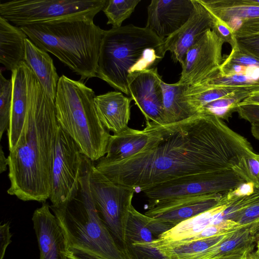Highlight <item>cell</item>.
<instances>
[{
    "label": "cell",
    "instance_id": "cell-1",
    "mask_svg": "<svg viewBox=\"0 0 259 259\" xmlns=\"http://www.w3.org/2000/svg\"><path fill=\"white\" fill-rule=\"evenodd\" d=\"M251 143L213 115L196 114L162 125L159 138L128 158L96 168L114 183L141 192L171 179L196 174L237 169L254 156Z\"/></svg>",
    "mask_w": 259,
    "mask_h": 259
},
{
    "label": "cell",
    "instance_id": "cell-2",
    "mask_svg": "<svg viewBox=\"0 0 259 259\" xmlns=\"http://www.w3.org/2000/svg\"><path fill=\"white\" fill-rule=\"evenodd\" d=\"M58 127L55 101L46 94L36 77L22 133L7 157L9 194L24 201L44 203L49 199Z\"/></svg>",
    "mask_w": 259,
    "mask_h": 259
},
{
    "label": "cell",
    "instance_id": "cell-3",
    "mask_svg": "<svg viewBox=\"0 0 259 259\" xmlns=\"http://www.w3.org/2000/svg\"><path fill=\"white\" fill-rule=\"evenodd\" d=\"M93 162L83 155L77 193L64 203L50 205L65 239L67 259H134L117 243L98 215L90 187Z\"/></svg>",
    "mask_w": 259,
    "mask_h": 259
},
{
    "label": "cell",
    "instance_id": "cell-4",
    "mask_svg": "<svg viewBox=\"0 0 259 259\" xmlns=\"http://www.w3.org/2000/svg\"><path fill=\"white\" fill-rule=\"evenodd\" d=\"M164 42L145 27L130 24L104 30L97 77L130 96L128 76L156 68L166 53Z\"/></svg>",
    "mask_w": 259,
    "mask_h": 259
},
{
    "label": "cell",
    "instance_id": "cell-5",
    "mask_svg": "<svg viewBox=\"0 0 259 259\" xmlns=\"http://www.w3.org/2000/svg\"><path fill=\"white\" fill-rule=\"evenodd\" d=\"M36 46L55 55L80 77H97L104 30L93 20L71 19L19 27Z\"/></svg>",
    "mask_w": 259,
    "mask_h": 259
},
{
    "label": "cell",
    "instance_id": "cell-6",
    "mask_svg": "<svg viewBox=\"0 0 259 259\" xmlns=\"http://www.w3.org/2000/svg\"><path fill=\"white\" fill-rule=\"evenodd\" d=\"M95 96L94 91L83 82L62 75L55 100L59 126L94 162L105 156L111 136L98 118Z\"/></svg>",
    "mask_w": 259,
    "mask_h": 259
},
{
    "label": "cell",
    "instance_id": "cell-7",
    "mask_svg": "<svg viewBox=\"0 0 259 259\" xmlns=\"http://www.w3.org/2000/svg\"><path fill=\"white\" fill-rule=\"evenodd\" d=\"M107 0H13L0 4V16L17 27L71 19L93 20Z\"/></svg>",
    "mask_w": 259,
    "mask_h": 259
},
{
    "label": "cell",
    "instance_id": "cell-8",
    "mask_svg": "<svg viewBox=\"0 0 259 259\" xmlns=\"http://www.w3.org/2000/svg\"><path fill=\"white\" fill-rule=\"evenodd\" d=\"M91 193L98 215L117 243L133 257L125 229L135 190L117 184L99 171L93 162L90 175Z\"/></svg>",
    "mask_w": 259,
    "mask_h": 259
},
{
    "label": "cell",
    "instance_id": "cell-9",
    "mask_svg": "<svg viewBox=\"0 0 259 259\" xmlns=\"http://www.w3.org/2000/svg\"><path fill=\"white\" fill-rule=\"evenodd\" d=\"M247 182L234 170L196 174L148 187L141 192L148 209L166 201L209 193H224Z\"/></svg>",
    "mask_w": 259,
    "mask_h": 259
},
{
    "label": "cell",
    "instance_id": "cell-10",
    "mask_svg": "<svg viewBox=\"0 0 259 259\" xmlns=\"http://www.w3.org/2000/svg\"><path fill=\"white\" fill-rule=\"evenodd\" d=\"M82 157L76 142L59 126L51 171L49 199L52 205L66 202L77 193Z\"/></svg>",
    "mask_w": 259,
    "mask_h": 259
},
{
    "label": "cell",
    "instance_id": "cell-11",
    "mask_svg": "<svg viewBox=\"0 0 259 259\" xmlns=\"http://www.w3.org/2000/svg\"><path fill=\"white\" fill-rule=\"evenodd\" d=\"M225 41L212 29L207 30L187 51L180 80L188 87L198 84L219 70Z\"/></svg>",
    "mask_w": 259,
    "mask_h": 259
},
{
    "label": "cell",
    "instance_id": "cell-12",
    "mask_svg": "<svg viewBox=\"0 0 259 259\" xmlns=\"http://www.w3.org/2000/svg\"><path fill=\"white\" fill-rule=\"evenodd\" d=\"M130 96L146 122L167 124L163 105L162 79L156 68L135 72L127 78Z\"/></svg>",
    "mask_w": 259,
    "mask_h": 259
},
{
    "label": "cell",
    "instance_id": "cell-13",
    "mask_svg": "<svg viewBox=\"0 0 259 259\" xmlns=\"http://www.w3.org/2000/svg\"><path fill=\"white\" fill-rule=\"evenodd\" d=\"M194 10V0H152L145 27L164 39L181 28Z\"/></svg>",
    "mask_w": 259,
    "mask_h": 259
},
{
    "label": "cell",
    "instance_id": "cell-14",
    "mask_svg": "<svg viewBox=\"0 0 259 259\" xmlns=\"http://www.w3.org/2000/svg\"><path fill=\"white\" fill-rule=\"evenodd\" d=\"M11 72L13 94L10 120L7 130L10 151L15 148L22 133L30 94L36 78L25 61Z\"/></svg>",
    "mask_w": 259,
    "mask_h": 259
},
{
    "label": "cell",
    "instance_id": "cell-15",
    "mask_svg": "<svg viewBox=\"0 0 259 259\" xmlns=\"http://www.w3.org/2000/svg\"><path fill=\"white\" fill-rule=\"evenodd\" d=\"M223 194L209 193L166 201L148 209L144 214L174 227L217 205Z\"/></svg>",
    "mask_w": 259,
    "mask_h": 259
},
{
    "label": "cell",
    "instance_id": "cell-16",
    "mask_svg": "<svg viewBox=\"0 0 259 259\" xmlns=\"http://www.w3.org/2000/svg\"><path fill=\"white\" fill-rule=\"evenodd\" d=\"M194 10L189 19L178 30L164 39L165 51H169L173 60L184 64L188 50L213 26L214 19L198 1L194 0Z\"/></svg>",
    "mask_w": 259,
    "mask_h": 259
},
{
    "label": "cell",
    "instance_id": "cell-17",
    "mask_svg": "<svg viewBox=\"0 0 259 259\" xmlns=\"http://www.w3.org/2000/svg\"><path fill=\"white\" fill-rule=\"evenodd\" d=\"M50 205L44 202L35 209L32 221L39 250V259H67L65 239Z\"/></svg>",
    "mask_w": 259,
    "mask_h": 259
},
{
    "label": "cell",
    "instance_id": "cell-18",
    "mask_svg": "<svg viewBox=\"0 0 259 259\" xmlns=\"http://www.w3.org/2000/svg\"><path fill=\"white\" fill-rule=\"evenodd\" d=\"M162 126L146 122L142 130L128 127L119 134L111 135L106 154L101 159L107 162H117L133 156L159 138Z\"/></svg>",
    "mask_w": 259,
    "mask_h": 259
},
{
    "label": "cell",
    "instance_id": "cell-19",
    "mask_svg": "<svg viewBox=\"0 0 259 259\" xmlns=\"http://www.w3.org/2000/svg\"><path fill=\"white\" fill-rule=\"evenodd\" d=\"M132 100L131 97L116 91L95 96L94 104L97 115L107 131L118 134L128 127Z\"/></svg>",
    "mask_w": 259,
    "mask_h": 259
},
{
    "label": "cell",
    "instance_id": "cell-20",
    "mask_svg": "<svg viewBox=\"0 0 259 259\" xmlns=\"http://www.w3.org/2000/svg\"><path fill=\"white\" fill-rule=\"evenodd\" d=\"M239 228L220 235L201 239L165 241L158 238L145 244L154 248L163 259H189L228 239Z\"/></svg>",
    "mask_w": 259,
    "mask_h": 259
},
{
    "label": "cell",
    "instance_id": "cell-21",
    "mask_svg": "<svg viewBox=\"0 0 259 259\" xmlns=\"http://www.w3.org/2000/svg\"><path fill=\"white\" fill-rule=\"evenodd\" d=\"M215 18L226 23L234 32L242 23L259 18V6L245 0H198Z\"/></svg>",
    "mask_w": 259,
    "mask_h": 259
},
{
    "label": "cell",
    "instance_id": "cell-22",
    "mask_svg": "<svg viewBox=\"0 0 259 259\" xmlns=\"http://www.w3.org/2000/svg\"><path fill=\"white\" fill-rule=\"evenodd\" d=\"M25 61L46 94L55 101L60 79L53 59L29 38L25 41Z\"/></svg>",
    "mask_w": 259,
    "mask_h": 259
},
{
    "label": "cell",
    "instance_id": "cell-23",
    "mask_svg": "<svg viewBox=\"0 0 259 259\" xmlns=\"http://www.w3.org/2000/svg\"><path fill=\"white\" fill-rule=\"evenodd\" d=\"M26 34L17 26L0 16V62L13 70L25 61Z\"/></svg>",
    "mask_w": 259,
    "mask_h": 259
},
{
    "label": "cell",
    "instance_id": "cell-24",
    "mask_svg": "<svg viewBox=\"0 0 259 259\" xmlns=\"http://www.w3.org/2000/svg\"><path fill=\"white\" fill-rule=\"evenodd\" d=\"M231 202L232 201H228L223 194L221 200L217 205L175 226L158 238L165 241H177L191 238L205 228L214 225L215 220Z\"/></svg>",
    "mask_w": 259,
    "mask_h": 259
},
{
    "label": "cell",
    "instance_id": "cell-25",
    "mask_svg": "<svg viewBox=\"0 0 259 259\" xmlns=\"http://www.w3.org/2000/svg\"><path fill=\"white\" fill-rule=\"evenodd\" d=\"M161 85L167 124L183 121L197 114L183 99V93L188 86L178 82L169 84L163 81Z\"/></svg>",
    "mask_w": 259,
    "mask_h": 259
},
{
    "label": "cell",
    "instance_id": "cell-26",
    "mask_svg": "<svg viewBox=\"0 0 259 259\" xmlns=\"http://www.w3.org/2000/svg\"><path fill=\"white\" fill-rule=\"evenodd\" d=\"M252 87H209L197 84L187 87L183 93V99L198 114L199 110L207 104L237 91Z\"/></svg>",
    "mask_w": 259,
    "mask_h": 259
},
{
    "label": "cell",
    "instance_id": "cell-27",
    "mask_svg": "<svg viewBox=\"0 0 259 259\" xmlns=\"http://www.w3.org/2000/svg\"><path fill=\"white\" fill-rule=\"evenodd\" d=\"M226 211L230 220L240 225L259 221V188L252 194L234 200Z\"/></svg>",
    "mask_w": 259,
    "mask_h": 259
},
{
    "label": "cell",
    "instance_id": "cell-28",
    "mask_svg": "<svg viewBox=\"0 0 259 259\" xmlns=\"http://www.w3.org/2000/svg\"><path fill=\"white\" fill-rule=\"evenodd\" d=\"M258 91L259 87H256L237 91L207 104L199 110L198 114L213 115L222 120H228L236 112L239 103L251 93Z\"/></svg>",
    "mask_w": 259,
    "mask_h": 259
},
{
    "label": "cell",
    "instance_id": "cell-29",
    "mask_svg": "<svg viewBox=\"0 0 259 259\" xmlns=\"http://www.w3.org/2000/svg\"><path fill=\"white\" fill-rule=\"evenodd\" d=\"M125 234L130 249L133 244L149 243L157 239L148 226L147 215L139 212L133 206L129 213Z\"/></svg>",
    "mask_w": 259,
    "mask_h": 259
},
{
    "label": "cell",
    "instance_id": "cell-30",
    "mask_svg": "<svg viewBox=\"0 0 259 259\" xmlns=\"http://www.w3.org/2000/svg\"><path fill=\"white\" fill-rule=\"evenodd\" d=\"M234 34L237 48L259 60V18L241 23Z\"/></svg>",
    "mask_w": 259,
    "mask_h": 259
},
{
    "label": "cell",
    "instance_id": "cell-31",
    "mask_svg": "<svg viewBox=\"0 0 259 259\" xmlns=\"http://www.w3.org/2000/svg\"><path fill=\"white\" fill-rule=\"evenodd\" d=\"M198 84L209 87H259V68L247 73H239L223 76L219 71Z\"/></svg>",
    "mask_w": 259,
    "mask_h": 259
},
{
    "label": "cell",
    "instance_id": "cell-32",
    "mask_svg": "<svg viewBox=\"0 0 259 259\" xmlns=\"http://www.w3.org/2000/svg\"><path fill=\"white\" fill-rule=\"evenodd\" d=\"M140 0H107L102 11L106 16L107 24L119 28L135 10Z\"/></svg>",
    "mask_w": 259,
    "mask_h": 259
},
{
    "label": "cell",
    "instance_id": "cell-33",
    "mask_svg": "<svg viewBox=\"0 0 259 259\" xmlns=\"http://www.w3.org/2000/svg\"><path fill=\"white\" fill-rule=\"evenodd\" d=\"M13 84L11 79H6L0 73V137L9 126L12 101Z\"/></svg>",
    "mask_w": 259,
    "mask_h": 259
},
{
    "label": "cell",
    "instance_id": "cell-34",
    "mask_svg": "<svg viewBox=\"0 0 259 259\" xmlns=\"http://www.w3.org/2000/svg\"><path fill=\"white\" fill-rule=\"evenodd\" d=\"M224 62L244 66L259 67V60L240 50L237 47L232 49V51Z\"/></svg>",
    "mask_w": 259,
    "mask_h": 259
},
{
    "label": "cell",
    "instance_id": "cell-35",
    "mask_svg": "<svg viewBox=\"0 0 259 259\" xmlns=\"http://www.w3.org/2000/svg\"><path fill=\"white\" fill-rule=\"evenodd\" d=\"M213 17L214 23L212 30L225 42L229 44L231 46L232 49L236 47L237 43L233 31L226 23L214 17Z\"/></svg>",
    "mask_w": 259,
    "mask_h": 259
},
{
    "label": "cell",
    "instance_id": "cell-36",
    "mask_svg": "<svg viewBox=\"0 0 259 259\" xmlns=\"http://www.w3.org/2000/svg\"><path fill=\"white\" fill-rule=\"evenodd\" d=\"M236 112L238 113L241 118L250 123L259 121V105H237Z\"/></svg>",
    "mask_w": 259,
    "mask_h": 259
},
{
    "label": "cell",
    "instance_id": "cell-37",
    "mask_svg": "<svg viewBox=\"0 0 259 259\" xmlns=\"http://www.w3.org/2000/svg\"><path fill=\"white\" fill-rule=\"evenodd\" d=\"M246 164L248 177L255 187L259 188V154L246 158Z\"/></svg>",
    "mask_w": 259,
    "mask_h": 259
},
{
    "label": "cell",
    "instance_id": "cell-38",
    "mask_svg": "<svg viewBox=\"0 0 259 259\" xmlns=\"http://www.w3.org/2000/svg\"><path fill=\"white\" fill-rule=\"evenodd\" d=\"M255 189V185L252 182H246L236 189L224 193V195L227 199L232 200L252 194Z\"/></svg>",
    "mask_w": 259,
    "mask_h": 259
},
{
    "label": "cell",
    "instance_id": "cell-39",
    "mask_svg": "<svg viewBox=\"0 0 259 259\" xmlns=\"http://www.w3.org/2000/svg\"><path fill=\"white\" fill-rule=\"evenodd\" d=\"M147 222L150 230L158 239L161 235L173 227L165 222L147 215Z\"/></svg>",
    "mask_w": 259,
    "mask_h": 259
},
{
    "label": "cell",
    "instance_id": "cell-40",
    "mask_svg": "<svg viewBox=\"0 0 259 259\" xmlns=\"http://www.w3.org/2000/svg\"><path fill=\"white\" fill-rule=\"evenodd\" d=\"M10 224L7 222L0 226V259H4L6 249L12 242V235L10 231Z\"/></svg>",
    "mask_w": 259,
    "mask_h": 259
},
{
    "label": "cell",
    "instance_id": "cell-41",
    "mask_svg": "<svg viewBox=\"0 0 259 259\" xmlns=\"http://www.w3.org/2000/svg\"><path fill=\"white\" fill-rule=\"evenodd\" d=\"M249 251L246 249H239L219 259H247Z\"/></svg>",
    "mask_w": 259,
    "mask_h": 259
},
{
    "label": "cell",
    "instance_id": "cell-42",
    "mask_svg": "<svg viewBox=\"0 0 259 259\" xmlns=\"http://www.w3.org/2000/svg\"><path fill=\"white\" fill-rule=\"evenodd\" d=\"M259 105V91L254 92L244 99L238 105Z\"/></svg>",
    "mask_w": 259,
    "mask_h": 259
},
{
    "label": "cell",
    "instance_id": "cell-43",
    "mask_svg": "<svg viewBox=\"0 0 259 259\" xmlns=\"http://www.w3.org/2000/svg\"><path fill=\"white\" fill-rule=\"evenodd\" d=\"M8 166V158L5 156L4 152L3 151L2 147H1L0 152V172L2 173L5 171L7 169Z\"/></svg>",
    "mask_w": 259,
    "mask_h": 259
},
{
    "label": "cell",
    "instance_id": "cell-44",
    "mask_svg": "<svg viewBox=\"0 0 259 259\" xmlns=\"http://www.w3.org/2000/svg\"><path fill=\"white\" fill-rule=\"evenodd\" d=\"M251 132L252 136L259 140V121L251 123Z\"/></svg>",
    "mask_w": 259,
    "mask_h": 259
},
{
    "label": "cell",
    "instance_id": "cell-45",
    "mask_svg": "<svg viewBox=\"0 0 259 259\" xmlns=\"http://www.w3.org/2000/svg\"><path fill=\"white\" fill-rule=\"evenodd\" d=\"M247 259H259V256L253 251L248 254Z\"/></svg>",
    "mask_w": 259,
    "mask_h": 259
},
{
    "label": "cell",
    "instance_id": "cell-46",
    "mask_svg": "<svg viewBox=\"0 0 259 259\" xmlns=\"http://www.w3.org/2000/svg\"><path fill=\"white\" fill-rule=\"evenodd\" d=\"M255 242L256 243V251L254 252L255 254L259 256V233L258 234L257 237Z\"/></svg>",
    "mask_w": 259,
    "mask_h": 259
},
{
    "label": "cell",
    "instance_id": "cell-47",
    "mask_svg": "<svg viewBox=\"0 0 259 259\" xmlns=\"http://www.w3.org/2000/svg\"><path fill=\"white\" fill-rule=\"evenodd\" d=\"M245 1L248 3L259 6V0H245Z\"/></svg>",
    "mask_w": 259,
    "mask_h": 259
}]
</instances>
